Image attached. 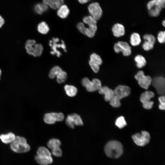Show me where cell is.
Returning <instances> with one entry per match:
<instances>
[{
    "instance_id": "cell-1",
    "label": "cell",
    "mask_w": 165,
    "mask_h": 165,
    "mask_svg": "<svg viewBox=\"0 0 165 165\" xmlns=\"http://www.w3.org/2000/svg\"><path fill=\"white\" fill-rule=\"evenodd\" d=\"M83 22L88 25L86 27L82 22L79 23L77 27L79 31L82 33L90 38L93 37L97 29V20L91 16L84 17L83 19Z\"/></svg>"
},
{
    "instance_id": "cell-2",
    "label": "cell",
    "mask_w": 165,
    "mask_h": 165,
    "mask_svg": "<svg viewBox=\"0 0 165 165\" xmlns=\"http://www.w3.org/2000/svg\"><path fill=\"white\" fill-rule=\"evenodd\" d=\"M123 147L120 142L110 141L107 143L104 148L106 155L108 157L116 159L120 157L123 152Z\"/></svg>"
},
{
    "instance_id": "cell-3",
    "label": "cell",
    "mask_w": 165,
    "mask_h": 165,
    "mask_svg": "<svg viewBox=\"0 0 165 165\" xmlns=\"http://www.w3.org/2000/svg\"><path fill=\"white\" fill-rule=\"evenodd\" d=\"M10 147L13 151L17 153L26 152L30 149L26 139L19 136L16 137L13 141L10 144Z\"/></svg>"
},
{
    "instance_id": "cell-4",
    "label": "cell",
    "mask_w": 165,
    "mask_h": 165,
    "mask_svg": "<svg viewBox=\"0 0 165 165\" xmlns=\"http://www.w3.org/2000/svg\"><path fill=\"white\" fill-rule=\"evenodd\" d=\"M81 83L86 90L90 92L99 90L102 87L101 81L96 78L90 81L87 78H84L82 80Z\"/></svg>"
},
{
    "instance_id": "cell-5",
    "label": "cell",
    "mask_w": 165,
    "mask_h": 165,
    "mask_svg": "<svg viewBox=\"0 0 165 165\" xmlns=\"http://www.w3.org/2000/svg\"><path fill=\"white\" fill-rule=\"evenodd\" d=\"M132 138L136 145L139 146H143L149 143L150 136L147 131H142L141 134L137 133L133 135Z\"/></svg>"
},
{
    "instance_id": "cell-6",
    "label": "cell",
    "mask_w": 165,
    "mask_h": 165,
    "mask_svg": "<svg viewBox=\"0 0 165 165\" xmlns=\"http://www.w3.org/2000/svg\"><path fill=\"white\" fill-rule=\"evenodd\" d=\"M59 39L58 38H52V40L50 41L49 45L51 47L52 51L50 52V53L52 55H56L57 57H60L61 55V52L58 50V49L61 48L66 52V46L64 42L61 41V42H59Z\"/></svg>"
},
{
    "instance_id": "cell-7",
    "label": "cell",
    "mask_w": 165,
    "mask_h": 165,
    "mask_svg": "<svg viewBox=\"0 0 165 165\" xmlns=\"http://www.w3.org/2000/svg\"><path fill=\"white\" fill-rule=\"evenodd\" d=\"M134 77L138 81L139 85L142 88L147 89L151 84L152 79L151 77L145 75L144 72L142 71H139Z\"/></svg>"
},
{
    "instance_id": "cell-8",
    "label": "cell",
    "mask_w": 165,
    "mask_h": 165,
    "mask_svg": "<svg viewBox=\"0 0 165 165\" xmlns=\"http://www.w3.org/2000/svg\"><path fill=\"white\" fill-rule=\"evenodd\" d=\"M151 84L156 89L157 93L163 95L165 92V79L163 76H157L152 79Z\"/></svg>"
},
{
    "instance_id": "cell-9",
    "label": "cell",
    "mask_w": 165,
    "mask_h": 165,
    "mask_svg": "<svg viewBox=\"0 0 165 165\" xmlns=\"http://www.w3.org/2000/svg\"><path fill=\"white\" fill-rule=\"evenodd\" d=\"M64 118V115L62 113L52 112L45 114L43 117V120L47 124H53L57 121H62Z\"/></svg>"
},
{
    "instance_id": "cell-10",
    "label": "cell",
    "mask_w": 165,
    "mask_h": 165,
    "mask_svg": "<svg viewBox=\"0 0 165 165\" xmlns=\"http://www.w3.org/2000/svg\"><path fill=\"white\" fill-rule=\"evenodd\" d=\"M154 96V93L151 91H146L141 95L140 98L144 108L147 109H151L152 107L154 102L151 101Z\"/></svg>"
},
{
    "instance_id": "cell-11",
    "label": "cell",
    "mask_w": 165,
    "mask_h": 165,
    "mask_svg": "<svg viewBox=\"0 0 165 165\" xmlns=\"http://www.w3.org/2000/svg\"><path fill=\"white\" fill-rule=\"evenodd\" d=\"M114 49L116 53L122 52L123 55L125 56L130 55L131 53L130 47L127 42L120 41L116 43L114 46Z\"/></svg>"
},
{
    "instance_id": "cell-12",
    "label": "cell",
    "mask_w": 165,
    "mask_h": 165,
    "mask_svg": "<svg viewBox=\"0 0 165 165\" xmlns=\"http://www.w3.org/2000/svg\"><path fill=\"white\" fill-rule=\"evenodd\" d=\"M91 16L97 21L99 20L102 14V10L99 3L94 2L90 4L88 7Z\"/></svg>"
},
{
    "instance_id": "cell-13",
    "label": "cell",
    "mask_w": 165,
    "mask_h": 165,
    "mask_svg": "<svg viewBox=\"0 0 165 165\" xmlns=\"http://www.w3.org/2000/svg\"><path fill=\"white\" fill-rule=\"evenodd\" d=\"M65 123L68 126L72 128H74L75 125L79 126L83 124L81 117L76 113L68 115L66 119Z\"/></svg>"
},
{
    "instance_id": "cell-14",
    "label": "cell",
    "mask_w": 165,
    "mask_h": 165,
    "mask_svg": "<svg viewBox=\"0 0 165 165\" xmlns=\"http://www.w3.org/2000/svg\"><path fill=\"white\" fill-rule=\"evenodd\" d=\"M102 63L100 57L97 54L94 53L90 56L89 64L94 72L97 73L99 70V66Z\"/></svg>"
},
{
    "instance_id": "cell-15",
    "label": "cell",
    "mask_w": 165,
    "mask_h": 165,
    "mask_svg": "<svg viewBox=\"0 0 165 165\" xmlns=\"http://www.w3.org/2000/svg\"><path fill=\"white\" fill-rule=\"evenodd\" d=\"M113 91L114 95L120 100L129 96L130 92V88L124 85H119Z\"/></svg>"
},
{
    "instance_id": "cell-16",
    "label": "cell",
    "mask_w": 165,
    "mask_h": 165,
    "mask_svg": "<svg viewBox=\"0 0 165 165\" xmlns=\"http://www.w3.org/2000/svg\"><path fill=\"white\" fill-rule=\"evenodd\" d=\"M144 42L142 45L143 49L145 51H148L152 49L156 42L155 37L151 34H145L143 36Z\"/></svg>"
},
{
    "instance_id": "cell-17",
    "label": "cell",
    "mask_w": 165,
    "mask_h": 165,
    "mask_svg": "<svg viewBox=\"0 0 165 165\" xmlns=\"http://www.w3.org/2000/svg\"><path fill=\"white\" fill-rule=\"evenodd\" d=\"M98 92L104 95V99L106 101H109L114 95V91L107 86L101 87L98 90Z\"/></svg>"
},
{
    "instance_id": "cell-18",
    "label": "cell",
    "mask_w": 165,
    "mask_h": 165,
    "mask_svg": "<svg viewBox=\"0 0 165 165\" xmlns=\"http://www.w3.org/2000/svg\"><path fill=\"white\" fill-rule=\"evenodd\" d=\"M35 159L38 163L41 165H48L53 162L51 156L36 155Z\"/></svg>"
},
{
    "instance_id": "cell-19",
    "label": "cell",
    "mask_w": 165,
    "mask_h": 165,
    "mask_svg": "<svg viewBox=\"0 0 165 165\" xmlns=\"http://www.w3.org/2000/svg\"><path fill=\"white\" fill-rule=\"evenodd\" d=\"M112 31L114 35L116 37L123 36L125 33L124 26L119 23L115 24L112 28Z\"/></svg>"
},
{
    "instance_id": "cell-20",
    "label": "cell",
    "mask_w": 165,
    "mask_h": 165,
    "mask_svg": "<svg viewBox=\"0 0 165 165\" xmlns=\"http://www.w3.org/2000/svg\"><path fill=\"white\" fill-rule=\"evenodd\" d=\"M63 0H43V2L51 8L56 9L64 3Z\"/></svg>"
},
{
    "instance_id": "cell-21",
    "label": "cell",
    "mask_w": 165,
    "mask_h": 165,
    "mask_svg": "<svg viewBox=\"0 0 165 165\" xmlns=\"http://www.w3.org/2000/svg\"><path fill=\"white\" fill-rule=\"evenodd\" d=\"M69 12V9L67 6L63 4L58 9L57 14L61 18L64 19L68 16Z\"/></svg>"
},
{
    "instance_id": "cell-22",
    "label": "cell",
    "mask_w": 165,
    "mask_h": 165,
    "mask_svg": "<svg viewBox=\"0 0 165 165\" xmlns=\"http://www.w3.org/2000/svg\"><path fill=\"white\" fill-rule=\"evenodd\" d=\"M16 137L13 133L9 132L6 134H2L0 135V139L4 143L10 144L14 140Z\"/></svg>"
},
{
    "instance_id": "cell-23",
    "label": "cell",
    "mask_w": 165,
    "mask_h": 165,
    "mask_svg": "<svg viewBox=\"0 0 165 165\" xmlns=\"http://www.w3.org/2000/svg\"><path fill=\"white\" fill-rule=\"evenodd\" d=\"M64 88L66 94L70 97H74L77 94V88L73 85H66Z\"/></svg>"
},
{
    "instance_id": "cell-24",
    "label": "cell",
    "mask_w": 165,
    "mask_h": 165,
    "mask_svg": "<svg viewBox=\"0 0 165 165\" xmlns=\"http://www.w3.org/2000/svg\"><path fill=\"white\" fill-rule=\"evenodd\" d=\"M48 9V6L43 2L36 4L34 6V10L38 14H41L46 11Z\"/></svg>"
},
{
    "instance_id": "cell-25",
    "label": "cell",
    "mask_w": 165,
    "mask_h": 165,
    "mask_svg": "<svg viewBox=\"0 0 165 165\" xmlns=\"http://www.w3.org/2000/svg\"><path fill=\"white\" fill-rule=\"evenodd\" d=\"M36 43L34 40H28L25 43V48L27 52L29 55H32L34 52V47Z\"/></svg>"
},
{
    "instance_id": "cell-26",
    "label": "cell",
    "mask_w": 165,
    "mask_h": 165,
    "mask_svg": "<svg viewBox=\"0 0 165 165\" xmlns=\"http://www.w3.org/2000/svg\"><path fill=\"white\" fill-rule=\"evenodd\" d=\"M141 40L140 35L137 33H133L131 35L130 42L133 46L139 45L141 42Z\"/></svg>"
},
{
    "instance_id": "cell-27",
    "label": "cell",
    "mask_w": 165,
    "mask_h": 165,
    "mask_svg": "<svg viewBox=\"0 0 165 165\" xmlns=\"http://www.w3.org/2000/svg\"><path fill=\"white\" fill-rule=\"evenodd\" d=\"M134 60L136 63V66L138 68H141L146 65V59L141 55H137L135 57Z\"/></svg>"
},
{
    "instance_id": "cell-28",
    "label": "cell",
    "mask_w": 165,
    "mask_h": 165,
    "mask_svg": "<svg viewBox=\"0 0 165 165\" xmlns=\"http://www.w3.org/2000/svg\"><path fill=\"white\" fill-rule=\"evenodd\" d=\"M37 30L40 33L42 34H46L48 32L50 28L46 22L42 21L38 24Z\"/></svg>"
},
{
    "instance_id": "cell-29",
    "label": "cell",
    "mask_w": 165,
    "mask_h": 165,
    "mask_svg": "<svg viewBox=\"0 0 165 165\" xmlns=\"http://www.w3.org/2000/svg\"><path fill=\"white\" fill-rule=\"evenodd\" d=\"M61 144L60 141L58 139L52 138L48 141L47 145L49 148L52 150L53 148L59 147Z\"/></svg>"
},
{
    "instance_id": "cell-30",
    "label": "cell",
    "mask_w": 165,
    "mask_h": 165,
    "mask_svg": "<svg viewBox=\"0 0 165 165\" xmlns=\"http://www.w3.org/2000/svg\"><path fill=\"white\" fill-rule=\"evenodd\" d=\"M43 50L42 46L40 44L36 43L34 46L32 56L35 57L40 56Z\"/></svg>"
},
{
    "instance_id": "cell-31",
    "label": "cell",
    "mask_w": 165,
    "mask_h": 165,
    "mask_svg": "<svg viewBox=\"0 0 165 165\" xmlns=\"http://www.w3.org/2000/svg\"><path fill=\"white\" fill-rule=\"evenodd\" d=\"M162 8L159 6H155L148 10L150 15L153 17L158 16L160 13Z\"/></svg>"
},
{
    "instance_id": "cell-32",
    "label": "cell",
    "mask_w": 165,
    "mask_h": 165,
    "mask_svg": "<svg viewBox=\"0 0 165 165\" xmlns=\"http://www.w3.org/2000/svg\"><path fill=\"white\" fill-rule=\"evenodd\" d=\"M62 70V69L58 66H56L53 67L50 72L49 77L51 79H54Z\"/></svg>"
},
{
    "instance_id": "cell-33",
    "label": "cell",
    "mask_w": 165,
    "mask_h": 165,
    "mask_svg": "<svg viewBox=\"0 0 165 165\" xmlns=\"http://www.w3.org/2000/svg\"><path fill=\"white\" fill-rule=\"evenodd\" d=\"M57 81L59 83H61L66 80L67 78L66 73L62 70L56 76Z\"/></svg>"
},
{
    "instance_id": "cell-34",
    "label": "cell",
    "mask_w": 165,
    "mask_h": 165,
    "mask_svg": "<svg viewBox=\"0 0 165 165\" xmlns=\"http://www.w3.org/2000/svg\"><path fill=\"white\" fill-rule=\"evenodd\" d=\"M115 125L119 128L121 129L127 125V123L124 117L121 116L118 118L116 119Z\"/></svg>"
},
{
    "instance_id": "cell-35",
    "label": "cell",
    "mask_w": 165,
    "mask_h": 165,
    "mask_svg": "<svg viewBox=\"0 0 165 165\" xmlns=\"http://www.w3.org/2000/svg\"><path fill=\"white\" fill-rule=\"evenodd\" d=\"M37 155L51 156V154L47 148L44 147H40L37 150Z\"/></svg>"
},
{
    "instance_id": "cell-36",
    "label": "cell",
    "mask_w": 165,
    "mask_h": 165,
    "mask_svg": "<svg viewBox=\"0 0 165 165\" xmlns=\"http://www.w3.org/2000/svg\"><path fill=\"white\" fill-rule=\"evenodd\" d=\"M109 101L110 105L114 107H118L121 105L120 100L114 95Z\"/></svg>"
},
{
    "instance_id": "cell-37",
    "label": "cell",
    "mask_w": 165,
    "mask_h": 165,
    "mask_svg": "<svg viewBox=\"0 0 165 165\" xmlns=\"http://www.w3.org/2000/svg\"><path fill=\"white\" fill-rule=\"evenodd\" d=\"M160 105H159V108L161 110H164L165 107V99L164 95H161L159 98Z\"/></svg>"
},
{
    "instance_id": "cell-38",
    "label": "cell",
    "mask_w": 165,
    "mask_h": 165,
    "mask_svg": "<svg viewBox=\"0 0 165 165\" xmlns=\"http://www.w3.org/2000/svg\"><path fill=\"white\" fill-rule=\"evenodd\" d=\"M157 39L158 42L161 43L165 42V32L164 31H160L157 36Z\"/></svg>"
},
{
    "instance_id": "cell-39",
    "label": "cell",
    "mask_w": 165,
    "mask_h": 165,
    "mask_svg": "<svg viewBox=\"0 0 165 165\" xmlns=\"http://www.w3.org/2000/svg\"><path fill=\"white\" fill-rule=\"evenodd\" d=\"M52 153L54 156L57 157H60L62 155V151L59 147L52 149Z\"/></svg>"
},
{
    "instance_id": "cell-40",
    "label": "cell",
    "mask_w": 165,
    "mask_h": 165,
    "mask_svg": "<svg viewBox=\"0 0 165 165\" xmlns=\"http://www.w3.org/2000/svg\"><path fill=\"white\" fill-rule=\"evenodd\" d=\"M158 6L157 0H151L149 1L147 5L148 9L149 10L154 6Z\"/></svg>"
},
{
    "instance_id": "cell-41",
    "label": "cell",
    "mask_w": 165,
    "mask_h": 165,
    "mask_svg": "<svg viewBox=\"0 0 165 165\" xmlns=\"http://www.w3.org/2000/svg\"><path fill=\"white\" fill-rule=\"evenodd\" d=\"M158 6L161 8H163L165 7V0H157Z\"/></svg>"
},
{
    "instance_id": "cell-42",
    "label": "cell",
    "mask_w": 165,
    "mask_h": 165,
    "mask_svg": "<svg viewBox=\"0 0 165 165\" xmlns=\"http://www.w3.org/2000/svg\"><path fill=\"white\" fill-rule=\"evenodd\" d=\"M4 24V20L2 17L0 15V28H1Z\"/></svg>"
},
{
    "instance_id": "cell-43",
    "label": "cell",
    "mask_w": 165,
    "mask_h": 165,
    "mask_svg": "<svg viewBox=\"0 0 165 165\" xmlns=\"http://www.w3.org/2000/svg\"><path fill=\"white\" fill-rule=\"evenodd\" d=\"M91 0H78L79 2L81 4L86 3Z\"/></svg>"
},
{
    "instance_id": "cell-44",
    "label": "cell",
    "mask_w": 165,
    "mask_h": 165,
    "mask_svg": "<svg viewBox=\"0 0 165 165\" xmlns=\"http://www.w3.org/2000/svg\"><path fill=\"white\" fill-rule=\"evenodd\" d=\"M162 25L163 26H165V20H163L162 21Z\"/></svg>"
},
{
    "instance_id": "cell-45",
    "label": "cell",
    "mask_w": 165,
    "mask_h": 165,
    "mask_svg": "<svg viewBox=\"0 0 165 165\" xmlns=\"http://www.w3.org/2000/svg\"><path fill=\"white\" fill-rule=\"evenodd\" d=\"M1 73H2V71H1V70L0 69V79L1 75Z\"/></svg>"
}]
</instances>
